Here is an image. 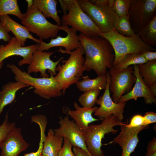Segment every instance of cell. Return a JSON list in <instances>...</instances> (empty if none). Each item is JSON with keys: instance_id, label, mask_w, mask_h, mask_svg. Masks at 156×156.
Masks as SVG:
<instances>
[{"instance_id": "obj_1", "label": "cell", "mask_w": 156, "mask_h": 156, "mask_svg": "<svg viewBox=\"0 0 156 156\" xmlns=\"http://www.w3.org/2000/svg\"><path fill=\"white\" fill-rule=\"evenodd\" d=\"M79 36L86 55L84 71L93 70L98 76L106 75L107 69L113 67L115 59L112 45L100 36L89 37L80 33Z\"/></svg>"}, {"instance_id": "obj_2", "label": "cell", "mask_w": 156, "mask_h": 156, "mask_svg": "<svg viewBox=\"0 0 156 156\" xmlns=\"http://www.w3.org/2000/svg\"><path fill=\"white\" fill-rule=\"evenodd\" d=\"M57 51L70 54L67 60H61L63 64L60 63L58 64L56 70L58 73L54 76L64 95L66 90L71 85L76 84L83 77V73L85 71L83 64L85 60L83 55L85 52L82 45L71 51L66 52L61 47Z\"/></svg>"}, {"instance_id": "obj_3", "label": "cell", "mask_w": 156, "mask_h": 156, "mask_svg": "<svg viewBox=\"0 0 156 156\" xmlns=\"http://www.w3.org/2000/svg\"><path fill=\"white\" fill-rule=\"evenodd\" d=\"M64 14L62 25L70 26L80 33L89 37L99 36L102 33L89 16L81 9L77 0H59Z\"/></svg>"}, {"instance_id": "obj_4", "label": "cell", "mask_w": 156, "mask_h": 156, "mask_svg": "<svg viewBox=\"0 0 156 156\" xmlns=\"http://www.w3.org/2000/svg\"><path fill=\"white\" fill-rule=\"evenodd\" d=\"M99 36L107 40L113 48L115 55L113 66L127 55L155 50L154 47L144 43L138 34L133 36H126L120 34L114 29L107 32L101 33Z\"/></svg>"}, {"instance_id": "obj_5", "label": "cell", "mask_w": 156, "mask_h": 156, "mask_svg": "<svg viewBox=\"0 0 156 156\" xmlns=\"http://www.w3.org/2000/svg\"><path fill=\"white\" fill-rule=\"evenodd\" d=\"M7 66L15 75L16 81L33 86L35 88L34 92L41 97L49 99L63 95L59 84L52 75L47 78H36L22 71L14 64H9Z\"/></svg>"}, {"instance_id": "obj_6", "label": "cell", "mask_w": 156, "mask_h": 156, "mask_svg": "<svg viewBox=\"0 0 156 156\" xmlns=\"http://www.w3.org/2000/svg\"><path fill=\"white\" fill-rule=\"evenodd\" d=\"M124 123L111 115L102 120L100 124L89 125L84 132V135L85 144L90 155L92 156H104L101 149L102 139L106 134L116 133L119 130L114 129V127L120 126Z\"/></svg>"}, {"instance_id": "obj_7", "label": "cell", "mask_w": 156, "mask_h": 156, "mask_svg": "<svg viewBox=\"0 0 156 156\" xmlns=\"http://www.w3.org/2000/svg\"><path fill=\"white\" fill-rule=\"evenodd\" d=\"M21 23L42 40L56 38L59 30V26L48 21L34 5L27 8Z\"/></svg>"}, {"instance_id": "obj_8", "label": "cell", "mask_w": 156, "mask_h": 156, "mask_svg": "<svg viewBox=\"0 0 156 156\" xmlns=\"http://www.w3.org/2000/svg\"><path fill=\"white\" fill-rule=\"evenodd\" d=\"M156 15V0H130L128 15L135 34H138Z\"/></svg>"}, {"instance_id": "obj_9", "label": "cell", "mask_w": 156, "mask_h": 156, "mask_svg": "<svg viewBox=\"0 0 156 156\" xmlns=\"http://www.w3.org/2000/svg\"><path fill=\"white\" fill-rule=\"evenodd\" d=\"M82 10L90 18L102 33L114 29V21L117 16L111 7L93 4L89 0H77Z\"/></svg>"}, {"instance_id": "obj_10", "label": "cell", "mask_w": 156, "mask_h": 156, "mask_svg": "<svg viewBox=\"0 0 156 156\" xmlns=\"http://www.w3.org/2000/svg\"><path fill=\"white\" fill-rule=\"evenodd\" d=\"M133 70L132 66L121 69L113 67L109 69L108 72L110 77L109 90L112 94V99L114 103H118L122 96L132 88L136 80Z\"/></svg>"}, {"instance_id": "obj_11", "label": "cell", "mask_w": 156, "mask_h": 156, "mask_svg": "<svg viewBox=\"0 0 156 156\" xmlns=\"http://www.w3.org/2000/svg\"><path fill=\"white\" fill-rule=\"evenodd\" d=\"M106 88L103 95L97 99L96 103L100 107L94 112V115L102 120L111 115L115 116L120 121L123 119V113L126 102L116 103L111 98L109 90L110 77L108 71Z\"/></svg>"}, {"instance_id": "obj_12", "label": "cell", "mask_w": 156, "mask_h": 156, "mask_svg": "<svg viewBox=\"0 0 156 156\" xmlns=\"http://www.w3.org/2000/svg\"><path fill=\"white\" fill-rule=\"evenodd\" d=\"M39 45L37 44L22 47L15 37H12L8 44L0 46V68L2 66L3 60L13 55H19L23 57L18 62L19 66L25 64L29 65L31 62L33 53Z\"/></svg>"}, {"instance_id": "obj_13", "label": "cell", "mask_w": 156, "mask_h": 156, "mask_svg": "<svg viewBox=\"0 0 156 156\" xmlns=\"http://www.w3.org/2000/svg\"><path fill=\"white\" fill-rule=\"evenodd\" d=\"M59 128L53 129L55 135L68 140L73 146H77L88 152L85 142L84 133L77 126L75 121L66 116L60 117Z\"/></svg>"}, {"instance_id": "obj_14", "label": "cell", "mask_w": 156, "mask_h": 156, "mask_svg": "<svg viewBox=\"0 0 156 156\" xmlns=\"http://www.w3.org/2000/svg\"><path fill=\"white\" fill-rule=\"evenodd\" d=\"M54 53L36 49L33 54L31 63L28 67L27 72L29 74L40 72L42 77L47 78L49 77L46 73L48 70L50 75L54 76L56 75V68L64 57H61L56 61L53 62L51 59L50 57Z\"/></svg>"}, {"instance_id": "obj_15", "label": "cell", "mask_w": 156, "mask_h": 156, "mask_svg": "<svg viewBox=\"0 0 156 156\" xmlns=\"http://www.w3.org/2000/svg\"><path fill=\"white\" fill-rule=\"evenodd\" d=\"M59 29L65 32L67 36L65 37H62L60 35H58L55 38H51L48 43L42 40L39 44L37 49L44 51H48L53 47H64L65 51L69 52L77 49L81 45L76 31L65 25L59 26Z\"/></svg>"}, {"instance_id": "obj_16", "label": "cell", "mask_w": 156, "mask_h": 156, "mask_svg": "<svg viewBox=\"0 0 156 156\" xmlns=\"http://www.w3.org/2000/svg\"><path fill=\"white\" fill-rule=\"evenodd\" d=\"M126 123L120 126L121 131L109 143H116L122 148L121 156H130L139 142L138 135L142 130L146 129L148 125L129 128Z\"/></svg>"}, {"instance_id": "obj_17", "label": "cell", "mask_w": 156, "mask_h": 156, "mask_svg": "<svg viewBox=\"0 0 156 156\" xmlns=\"http://www.w3.org/2000/svg\"><path fill=\"white\" fill-rule=\"evenodd\" d=\"M29 146L22 135L21 128L15 127L8 132L1 144V156H18Z\"/></svg>"}, {"instance_id": "obj_18", "label": "cell", "mask_w": 156, "mask_h": 156, "mask_svg": "<svg viewBox=\"0 0 156 156\" xmlns=\"http://www.w3.org/2000/svg\"><path fill=\"white\" fill-rule=\"evenodd\" d=\"M133 66V72L136 78L134 86L130 91L121 96L118 103L126 102L132 99L137 100L138 97H143L146 104H156V97L151 94L149 87L143 81L139 72L138 65Z\"/></svg>"}, {"instance_id": "obj_19", "label": "cell", "mask_w": 156, "mask_h": 156, "mask_svg": "<svg viewBox=\"0 0 156 156\" xmlns=\"http://www.w3.org/2000/svg\"><path fill=\"white\" fill-rule=\"evenodd\" d=\"M0 22L7 32L11 31L14 34L22 47L25 46L27 39L32 40L38 44L42 40L34 37L26 27L14 21L8 15L0 17Z\"/></svg>"}, {"instance_id": "obj_20", "label": "cell", "mask_w": 156, "mask_h": 156, "mask_svg": "<svg viewBox=\"0 0 156 156\" xmlns=\"http://www.w3.org/2000/svg\"><path fill=\"white\" fill-rule=\"evenodd\" d=\"M74 110L68 108L67 114L73 118L77 126L84 133L85 132L89 124L99 120L94 118L92 114L98 108L94 107L91 108H86L80 106L76 102L73 103Z\"/></svg>"}, {"instance_id": "obj_21", "label": "cell", "mask_w": 156, "mask_h": 156, "mask_svg": "<svg viewBox=\"0 0 156 156\" xmlns=\"http://www.w3.org/2000/svg\"><path fill=\"white\" fill-rule=\"evenodd\" d=\"M64 138L56 136L53 130L49 129L43 143L42 154L44 156H58L62 148Z\"/></svg>"}, {"instance_id": "obj_22", "label": "cell", "mask_w": 156, "mask_h": 156, "mask_svg": "<svg viewBox=\"0 0 156 156\" xmlns=\"http://www.w3.org/2000/svg\"><path fill=\"white\" fill-rule=\"evenodd\" d=\"M29 86L19 81L9 82L3 85L2 87L1 96L0 99V115L4 107L14 100L17 91Z\"/></svg>"}, {"instance_id": "obj_23", "label": "cell", "mask_w": 156, "mask_h": 156, "mask_svg": "<svg viewBox=\"0 0 156 156\" xmlns=\"http://www.w3.org/2000/svg\"><path fill=\"white\" fill-rule=\"evenodd\" d=\"M81 79L76 84L77 88L81 92L105 90L106 88L107 81L106 74L98 76L96 78L92 79L87 75L83 76Z\"/></svg>"}, {"instance_id": "obj_24", "label": "cell", "mask_w": 156, "mask_h": 156, "mask_svg": "<svg viewBox=\"0 0 156 156\" xmlns=\"http://www.w3.org/2000/svg\"><path fill=\"white\" fill-rule=\"evenodd\" d=\"M34 5L36 6L45 18H51L57 25H62L61 19L58 14L56 0H34Z\"/></svg>"}, {"instance_id": "obj_25", "label": "cell", "mask_w": 156, "mask_h": 156, "mask_svg": "<svg viewBox=\"0 0 156 156\" xmlns=\"http://www.w3.org/2000/svg\"><path fill=\"white\" fill-rule=\"evenodd\" d=\"M138 71L148 87L156 82V60L138 65Z\"/></svg>"}, {"instance_id": "obj_26", "label": "cell", "mask_w": 156, "mask_h": 156, "mask_svg": "<svg viewBox=\"0 0 156 156\" xmlns=\"http://www.w3.org/2000/svg\"><path fill=\"white\" fill-rule=\"evenodd\" d=\"M141 39L147 45L156 46V15L138 33Z\"/></svg>"}, {"instance_id": "obj_27", "label": "cell", "mask_w": 156, "mask_h": 156, "mask_svg": "<svg viewBox=\"0 0 156 156\" xmlns=\"http://www.w3.org/2000/svg\"><path fill=\"white\" fill-rule=\"evenodd\" d=\"M11 14L22 21L24 14L21 12L17 0H0V17Z\"/></svg>"}, {"instance_id": "obj_28", "label": "cell", "mask_w": 156, "mask_h": 156, "mask_svg": "<svg viewBox=\"0 0 156 156\" xmlns=\"http://www.w3.org/2000/svg\"><path fill=\"white\" fill-rule=\"evenodd\" d=\"M147 62L142 56V53L130 54L124 56L112 67L116 69H121L132 65H138Z\"/></svg>"}, {"instance_id": "obj_29", "label": "cell", "mask_w": 156, "mask_h": 156, "mask_svg": "<svg viewBox=\"0 0 156 156\" xmlns=\"http://www.w3.org/2000/svg\"><path fill=\"white\" fill-rule=\"evenodd\" d=\"M114 27L119 33L125 36H133L136 34L131 27L128 15L117 16L114 21Z\"/></svg>"}, {"instance_id": "obj_30", "label": "cell", "mask_w": 156, "mask_h": 156, "mask_svg": "<svg viewBox=\"0 0 156 156\" xmlns=\"http://www.w3.org/2000/svg\"><path fill=\"white\" fill-rule=\"evenodd\" d=\"M100 90H94L85 92L80 96L78 100L82 107L91 108L96 103Z\"/></svg>"}, {"instance_id": "obj_31", "label": "cell", "mask_w": 156, "mask_h": 156, "mask_svg": "<svg viewBox=\"0 0 156 156\" xmlns=\"http://www.w3.org/2000/svg\"><path fill=\"white\" fill-rule=\"evenodd\" d=\"M111 7L117 16L128 15L130 4V0H109Z\"/></svg>"}, {"instance_id": "obj_32", "label": "cell", "mask_w": 156, "mask_h": 156, "mask_svg": "<svg viewBox=\"0 0 156 156\" xmlns=\"http://www.w3.org/2000/svg\"><path fill=\"white\" fill-rule=\"evenodd\" d=\"M16 122H9L7 114L3 123L0 125V145L8 132L16 127Z\"/></svg>"}, {"instance_id": "obj_33", "label": "cell", "mask_w": 156, "mask_h": 156, "mask_svg": "<svg viewBox=\"0 0 156 156\" xmlns=\"http://www.w3.org/2000/svg\"><path fill=\"white\" fill-rule=\"evenodd\" d=\"M72 145L67 139L64 138L63 145L58 156H75L72 150Z\"/></svg>"}, {"instance_id": "obj_34", "label": "cell", "mask_w": 156, "mask_h": 156, "mask_svg": "<svg viewBox=\"0 0 156 156\" xmlns=\"http://www.w3.org/2000/svg\"><path fill=\"white\" fill-rule=\"evenodd\" d=\"M40 140L39 143L38 149L35 152L25 153L23 156H44L42 154L43 143L44 139L45 136V129L44 128L40 129Z\"/></svg>"}, {"instance_id": "obj_35", "label": "cell", "mask_w": 156, "mask_h": 156, "mask_svg": "<svg viewBox=\"0 0 156 156\" xmlns=\"http://www.w3.org/2000/svg\"><path fill=\"white\" fill-rule=\"evenodd\" d=\"M144 118L143 116L138 114L133 116L131 119L129 124H127L129 128L136 127L140 126H144Z\"/></svg>"}, {"instance_id": "obj_36", "label": "cell", "mask_w": 156, "mask_h": 156, "mask_svg": "<svg viewBox=\"0 0 156 156\" xmlns=\"http://www.w3.org/2000/svg\"><path fill=\"white\" fill-rule=\"evenodd\" d=\"M145 156H156V138H153L148 142Z\"/></svg>"}, {"instance_id": "obj_37", "label": "cell", "mask_w": 156, "mask_h": 156, "mask_svg": "<svg viewBox=\"0 0 156 156\" xmlns=\"http://www.w3.org/2000/svg\"><path fill=\"white\" fill-rule=\"evenodd\" d=\"M143 117L144 118V126L148 125L156 122V114L153 112H146Z\"/></svg>"}, {"instance_id": "obj_38", "label": "cell", "mask_w": 156, "mask_h": 156, "mask_svg": "<svg viewBox=\"0 0 156 156\" xmlns=\"http://www.w3.org/2000/svg\"><path fill=\"white\" fill-rule=\"evenodd\" d=\"M11 38L10 35L6 31L0 22V40H2L5 42H8Z\"/></svg>"}, {"instance_id": "obj_39", "label": "cell", "mask_w": 156, "mask_h": 156, "mask_svg": "<svg viewBox=\"0 0 156 156\" xmlns=\"http://www.w3.org/2000/svg\"><path fill=\"white\" fill-rule=\"evenodd\" d=\"M142 55L147 62L156 60L155 51L147 50L142 53Z\"/></svg>"}, {"instance_id": "obj_40", "label": "cell", "mask_w": 156, "mask_h": 156, "mask_svg": "<svg viewBox=\"0 0 156 156\" xmlns=\"http://www.w3.org/2000/svg\"><path fill=\"white\" fill-rule=\"evenodd\" d=\"M73 152L75 156H92L82 149L77 146H73Z\"/></svg>"}, {"instance_id": "obj_41", "label": "cell", "mask_w": 156, "mask_h": 156, "mask_svg": "<svg viewBox=\"0 0 156 156\" xmlns=\"http://www.w3.org/2000/svg\"><path fill=\"white\" fill-rule=\"evenodd\" d=\"M89 1L94 5L99 6L109 5V0H89Z\"/></svg>"}, {"instance_id": "obj_42", "label": "cell", "mask_w": 156, "mask_h": 156, "mask_svg": "<svg viewBox=\"0 0 156 156\" xmlns=\"http://www.w3.org/2000/svg\"><path fill=\"white\" fill-rule=\"evenodd\" d=\"M151 94L155 97L156 96V82L153 83L149 88Z\"/></svg>"}, {"instance_id": "obj_43", "label": "cell", "mask_w": 156, "mask_h": 156, "mask_svg": "<svg viewBox=\"0 0 156 156\" xmlns=\"http://www.w3.org/2000/svg\"><path fill=\"white\" fill-rule=\"evenodd\" d=\"M26 1L27 3V8H29L31 7L34 5L33 0H26Z\"/></svg>"}, {"instance_id": "obj_44", "label": "cell", "mask_w": 156, "mask_h": 156, "mask_svg": "<svg viewBox=\"0 0 156 156\" xmlns=\"http://www.w3.org/2000/svg\"><path fill=\"white\" fill-rule=\"evenodd\" d=\"M1 91H0V99L1 98Z\"/></svg>"}]
</instances>
